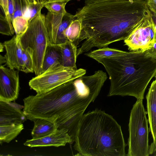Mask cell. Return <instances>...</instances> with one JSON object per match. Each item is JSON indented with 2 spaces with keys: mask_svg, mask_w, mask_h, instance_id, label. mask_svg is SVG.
Wrapping results in <instances>:
<instances>
[{
  "mask_svg": "<svg viewBox=\"0 0 156 156\" xmlns=\"http://www.w3.org/2000/svg\"><path fill=\"white\" fill-rule=\"evenodd\" d=\"M95 60L102 64L109 75L108 96H130L143 100L147 85L156 74V52L151 49L123 51Z\"/></svg>",
  "mask_w": 156,
  "mask_h": 156,
  "instance_id": "3957f363",
  "label": "cell"
},
{
  "mask_svg": "<svg viewBox=\"0 0 156 156\" xmlns=\"http://www.w3.org/2000/svg\"><path fill=\"white\" fill-rule=\"evenodd\" d=\"M0 33L2 34L8 36L13 35L15 30L11 19L1 14L0 16Z\"/></svg>",
  "mask_w": 156,
  "mask_h": 156,
  "instance_id": "cb8c5ba5",
  "label": "cell"
},
{
  "mask_svg": "<svg viewBox=\"0 0 156 156\" xmlns=\"http://www.w3.org/2000/svg\"><path fill=\"white\" fill-rule=\"evenodd\" d=\"M12 0L15 9L13 19L17 17L23 16L28 20V8L29 3L27 0Z\"/></svg>",
  "mask_w": 156,
  "mask_h": 156,
  "instance_id": "603a6c76",
  "label": "cell"
},
{
  "mask_svg": "<svg viewBox=\"0 0 156 156\" xmlns=\"http://www.w3.org/2000/svg\"><path fill=\"white\" fill-rule=\"evenodd\" d=\"M44 15L40 12L29 22L26 31L19 41L23 49L32 56L36 76L41 74L43 59L47 47L51 44Z\"/></svg>",
  "mask_w": 156,
  "mask_h": 156,
  "instance_id": "5b68a950",
  "label": "cell"
},
{
  "mask_svg": "<svg viewBox=\"0 0 156 156\" xmlns=\"http://www.w3.org/2000/svg\"><path fill=\"white\" fill-rule=\"evenodd\" d=\"M85 4H88L106 0H83Z\"/></svg>",
  "mask_w": 156,
  "mask_h": 156,
  "instance_id": "d6a6232c",
  "label": "cell"
},
{
  "mask_svg": "<svg viewBox=\"0 0 156 156\" xmlns=\"http://www.w3.org/2000/svg\"><path fill=\"white\" fill-rule=\"evenodd\" d=\"M22 60L23 66L22 72L26 73L34 72L32 57L28 52L23 49Z\"/></svg>",
  "mask_w": 156,
  "mask_h": 156,
  "instance_id": "484cf974",
  "label": "cell"
},
{
  "mask_svg": "<svg viewBox=\"0 0 156 156\" xmlns=\"http://www.w3.org/2000/svg\"><path fill=\"white\" fill-rule=\"evenodd\" d=\"M9 0H0V4L5 16L7 18H10L9 10Z\"/></svg>",
  "mask_w": 156,
  "mask_h": 156,
  "instance_id": "83f0119b",
  "label": "cell"
},
{
  "mask_svg": "<svg viewBox=\"0 0 156 156\" xmlns=\"http://www.w3.org/2000/svg\"><path fill=\"white\" fill-rule=\"evenodd\" d=\"M12 23L16 34L17 39L19 41L21 36L27 30L29 22L24 17L19 16L14 18Z\"/></svg>",
  "mask_w": 156,
  "mask_h": 156,
  "instance_id": "7402d4cb",
  "label": "cell"
},
{
  "mask_svg": "<svg viewBox=\"0 0 156 156\" xmlns=\"http://www.w3.org/2000/svg\"><path fill=\"white\" fill-rule=\"evenodd\" d=\"M71 0H44V4L50 2H58L67 3L68 2Z\"/></svg>",
  "mask_w": 156,
  "mask_h": 156,
  "instance_id": "1f68e13d",
  "label": "cell"
},
{
  "mask_svg": "<svg viewBox=\"0 0 156 156\" xmlns=\"http://www.w3.org/2000/svg\"><path fill=\"white\" fill-rule=\"evenodd\" d=\"M123 51L107 47L99 48L85 53L88 57L94 60L98 58L109 57L121 53Z\"/></svg>",
  "mask_w": 156,
  "mask_h": 156,
  "instance_id": "44dd1931",
  "label": "cell"
},
{
  "mask_svg": "<svg viewBox=\"0 0 156 156\" xmlns=\"http://www.w3.org/2000/svg\"><path fill=\"white\" fill-rule=\"evenodd\" d=\"M67 143L72 144V140L68 130L65 128H62L58 129L45 136L37 139L28 140L24 145L31 147H59L65 146Z\"/></svg>",
  "mask_w": 156,
  "mask_h": 156,
  "instance_id": "30bf717a",
  "label": "cell"
},
{
  "mask_svg": "<svg viewBox=\"0 0 156 156\" xmlns=\"http://www.w3.org/2000/svg\"><path fill=\"white\" fill-rule=\"evenodd\" d=\"M3 44L6 51L4 57L8 67L22 71L23 48L16 35L5 41Z\"/></svg>",
  "mask_w": 156,
  "mask_h": 156,
  "instance_id": "7c38bea8",
  "label": "cell"
},
{
  "mask_svg": "<svg viewBox=\"0 0 156 156\" xmlns=\"http://www.w3.org/2000/svg\"><path fill=\"white\" fill-rule=\"evenodd\" d=\"M44 3H37L30 4L28 8L29 22L40 12L44 7Z\"/></svg>",
  "mask_w": 156,
  "mask_h": 156,
  "instance_id": "4316f807",
  "label": "cell"
},
{
  "mask_svg": "<svg viewBox=\"0 0 156 156\" xmlns=\"http://www.w3.org/2000/svg\"><path fill=\"white\" fill-rule=\"evenodd\" d=\"M74 19V15L67 12L64 15L58 30L55 44H61L68 40L64 36V32L72 20Z\"/></svg>",
  "mask_w": 156,
  "mask_h": 156,
  "instance_id": "ffe728a7",
  "label": "cell"
},
{
  "mask_svg": "<svg viewBox=\"0 0 156 156\" xmlns=\"http://www.w3.org/2000/svg\"><path fill=\"white\" fill-rule=\"evenodd\" d=\"M124 41L130 51H144L153 47L156 41V27L148 8Z\"/></svg>",
  "mask_w": 156,
  "mask_h": 156,
  "instance_id": "ba28073f",
  "label": "cell"
},
{
  "mask_svg": "<svg viewBox=\"0 0 156 156\" xmlns=\"http://www.w3.org/2000/svg\"><path fill=\"white\" fill-rule=\"evenodd\" d=\"M65 14H54L48 12L45 16L46 25L52 44H56L58 30Z\"/></svg>",
  "mask_w": 156,
  "mask_h": 156,
  "instance_id": "2e32d148",
  "label": "cell"
},
{
  "mask_svg": "<svg viewBox=\"0 0 156 156\" xmlns=\"http://www.w3.org/2000/svg\"><path fill=\"white\" fill-rule=\"evenodd\" d=\"M82 29L81 22L74 18L71 22L64 32V35L68 40L73 43L76 46L79 43V39Z\"/></svg>",
  "mask_w": 156,
  "mask_h": 156,
  "instance_id": "d6986e66",
  "label": "cell"
},
{
  "mask_svg": "<svg viewBox=\"0 0 156 156\" xmlns=\"http://www.w3.org/2000/svg\"><path fill=\"white\" fill-rule=\"evenodd\" d=\"M147 3L150 11L156 14V0H147Z\"/></svg>",
  "mask_w": 156,
  "mask_h": 156,
  "instance_id": "f1b7e54d",
  "label": "cell"
},
{
  "mask_svg": "<svg viewBox=\"0 0 156 156\" xmlns=\"http://www.w3.org/2000/svg\"><path fill=\"white\" fill-rule=\"evenodd\" d=\"M4 48V46L3 43H0V51L1 52H2L3 51V49Z\"/></svg>",
  "mask_w": 156,
  "mask_h": 156,
  "instance_id": "8d00e7d4",
  "label": "cell"
},
{
  "mask_svg": "<svg viewBox=\"0 0 156 156\" xmlns=\"http://www.w3.org/2000/svg\"><path fill=\"white\" fill-rule=\"evenodd\" d=\"M23 101L27 119H48L55 122L59 129L73 131L93 99L81 84L73 80L47 92L29 95Z\"/></svg>",
  "mask_w": 156,
  "mask_h": 156,
  "instance_id": "7a4b0ae2",
  "label": "cell"
},
{
  "mask_svg": "<svg viewBox=\"0 0 156 156\" xmlns=\"http://www.w3.org/2000/svg\"><path fill=\"white\" fill-rule=\"evenodd\" d=\"M19 70L0 66V100L12 102L18 98L20 88Z\"/></svg>",
  "mask_w": 156,
  "mask_h": 156,
  "instance_id": "9c48e42d",
  "label": "cell"
},
{
  "mask_svg": "<svg viewBox=\"0 0 156 156\" xmlns=\"http://www.w3.org/2000/svg\"><path fill=\"white\" fill-rule=\"evenodd\" d=\"M66 3L55 2L44 4V6L48 12L54 14H65L67 12L65 9Z\"/></svg>",
  "mask_w": 156,
  "mask_h": 156,
  "instance_id": "d4e9b609",
  "label": "cell"
},
{
  "mask_svg": "<svg viewBox=\"0 0 156 156\" xmlns=\"http://www.w3.org/2000/svg\"><path fill=\"white\" fill-rule=\"evenodd\" d=\"M24 106L15 102L0 100V125L21 124L27 119L22 109Z\"/></svg>",
  "mask_w": 156,
  "mask_h": 156,
  "instance_id": "8fae6325",
  "label": "cell"
},
{
  "mask_svg": "<svg viewBox=\"0 0 156 156\" xmlns=\"http://www.w3.org/2000/svg\"><path fill=\"white\" fill-rule=\"evenodd\" d=\"M34 125L31 131L33 139H37L47 136L58 129L56 123L51 120L41 118L34 119Z\"/></svg>",
  "mask_w": 156,
  "mask_h": 156,
  "instance_id": "5bb4252c",
  "label": "cell"
},
{
  "mask_svg": "<svg viewBox=\"0 0 156 156\" xmlns=\"http://www.w3.org/2000/svg\"><path fill=\"white\" fill-rule=\"evenodd\" d=\"M147 108L150 130L153 139L152 143H156V79L152 83L147 95Z\"/></svg>",
  "mask_w": 156,
  "mask_h": 156,
  "instance_id": "4fadbf2b",
  "label": "cell"
},
{
  "mask_svg": "<svg viewBox=\"0 0 156 156\" xmlns=\"http://www.w3.org/2000/svg\"><path fill=\"white\" fill-rule=\"evenodd\" d=\"M9 16L12 22L14 17L15 9L12 0H9Z\"/></svg>",
  "mask_w": 156,
  "mask_h": 156,
  "instance_id": "f546056e",
  "label": "cell"
},
{
  "mask_svg": "<svg viewBox=\"0 0 156 156\" xmlns=\"http://www.w3.org/2000/svg\"><path fill=\"white\" fill-rule=\"evenodd\" d=\"M27 1L29 3V5L32 3H44V0H27Z\"/></svg>",
  "mask_w": 156,
  "mask_h": 156,
  "instance_id": "836d02e7",
  "label": "cell"
},
{
  "mask_svg": "<svg viewBox=\"0 0 156 156\" xmlns=\"http://www.w3.org/2000/svg\"><path fill=\"white\" fill-rule=\"evenodd\" d=\"M59 45L61 50L62 65L77 68L76 65L77 57V46L69 40Z\"/></svg>",
  "mask_w": 156,
  "mask_h": 156,
  "instance_id": "9a60e30c",
  "label": "cell"
},
{
  "mask_svg": "<svg viewBox=\"0 0 156 156\" xmlns=\"http://www.w3.org/2000/svg\"><path fill=\"white\" fill-rule=\"evenodd\" d=\"M86 73L84 69L65 67L57 62L44 72L33 78L29 84L37 94L43 93L84 75Z\"/></svg>",
  "mask_w": 156,
  "mask_h": 156,
  "instance_id": "52a82bcc",
  "label": "cell"
},
{
  "mask_svg": "<svg viewBox=\"0 0 156 156\" xmlns=\"http://www.w3.org/2000/svg\"><path fill=\"white\" fill-rule=\"evenodd\" d=\"M150 156H156V150Z\"/></svg>",
  "mask_w": 156,
  "mask_h": 156,
  "instance_id": "74e56055",
  "label": "cell"
},
{
  "mask_svg": "<svg viewBox=\"0 0 156 156\" xmlns=\"http://www.w3.org/2000/svg\"><path fill=\"white\" fill-rule=\"evenodd\" d=\"M147 0H106L85 4L74 18L81 22L77 56L94 47H106L124 40L148 9Z\"/></svg>",
  "mask_w": 156,
  "mask_h": 156,
  "instance_id": "6da1fadb",
  "label": "cell"
},
{
  "mask_svg": "<svg viewBox=\"0 0 156 156\" xmlns=\"http://www.w3.org/2000/svg\"><path fill=\"white\" fill-rule=\"evenodd\" d=\"M73 147L78 155L125 156L120 126L111 115L95 110L84 114L77 126Z\"/></svg>",
  "mask_w": 156,
  "mask_h": 156,
  "instance_id": "277c9868",
  "label": "cell"
},
{
  "mask_svg": "<svg viewBox=\"0 0 156 156\" xmlns=\"http://www.w3.org/2000/svg\"><path fill=\"white\" fill-rule=\"evenodd\" d=\"M57 62L61 64L60 47L59 44H51L47 47L45 52L41 74L44 72L52 65Z\"/></svg>",
  "mask_w": 156,
  "mask_h": 156,
  "instance_id": "e0dca14e",
  "label": "cell"
},
{
  "mask_svg": "<svg viewBox=\"0 0 156 156\" xmlns=\"http://www.w3.org/2000/svg\"><path fill=\"white\" fill-rule=\"evenodd\" d=\"M128 156H149L148 121L142 99H137L131 111L129 123Z\"/></svg>",
  "mask_w": 156,
  "mask_h": 156,
  "instance_id": "8992f818",
  "label": "cell"
},
{
  "mask_svg": "<svg viewBox=\"0 0 156 156\" xmlns=\"http://www.w3.org/2000/svg\"><path fill=\"white\" fill-rule=\"evenodd\" d=\"M24 128L23 123L0 125V142L9 143L15 138Z\"/></svg>",
  "mask_w": 156,
  "mask_h": 156,
  "instance_id": "ac0fdd59",
  "label": "cell"
},
{
  "mask_svg": "<svg viewBox=\"0 0 156 156\" xmlns=\"http://www.w3.org/2000/svg\"><path fill=\"white\" fill-rule=\"evenodd\" d=\"M154 77H155V78L156 79V75H155V76H154Z\"/></svg>",
  "mask_w": 156,
  "mask_h": 156,
  "instance_id": "f35d334b",
  "label": "cell"
},
{
  "mask_svg": "<svg viewBox=\"0 0 156 156\" xmlns=\"http://www.w3.org/2000/svg\"><path fill=\"white\" fill-rule=\"evenodd\" d=\"M0 66L2 65V64L5 63L6 60L4 56H2L1 55H0Z\"/></svg>",
  "mask_w": 156,
  "mask_h": 156,
  "instance_id": "e575fe53",
  "label": "cell"
},
{
  "mask_svg": "<svg viewBox=\"0 0 156 156\" xmlns=\"http://www.w3.org/2000/svg\"><path fill=\"white\" fill-rule=\"evenodd\" d=\"M156 150V143L155 144L151 143L150 145V155Z\"/></svg>",
  "mask_w": 156,
  "mask_h": 156,
  "instance_id": "4dcf8cb0",
  "label": "cell"
},
{
  "mask_svg": "<svg viewBox=\"0 0 156 156\" xmlns=\"http://www.w3.org/2000/svg\"><path fill=\"white\" fill-rule=\"evenodd\" d=\"M152 13V18L156 27V14Z\"/></svg>",
  "mask_w": 156,
  "mask_h": 156,
  "instance_id": "d590c367",
  "label": "cell"
}]
</instances>
